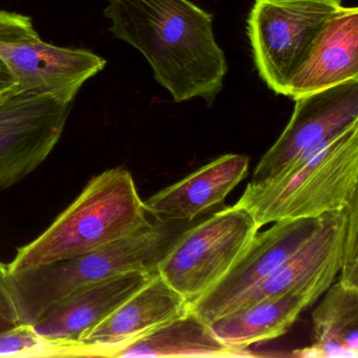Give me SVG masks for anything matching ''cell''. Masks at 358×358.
<instances>
[{
    "mask_svg": "<svg viewBox=\"0 0 358 358\" xmlns=\"http://www.w3.org/2000/svg\"><path fill=\"white\" fill-rule=\"evenodd\" d=\"M104 16L114 37L144 56L173 101L202 98L211 106L221 93L228 64L213 14L190 0H108Z\"/></svg>",
    "mask_w": 358,
    "mask_h": 358,
    "instance_id": "6da1fadb",
    "label": "cell"
},
{
    "mask_svg": "<svg viewBox=\"0 0 358 358\" xmlns=\"http://www.w3.org/2000/svg\"><path fill=\"white\" fill-rule=\"evenodd\" d=\"M194 221L157 220L85 255L10 273L20 324H33L45 310L83 287L127 272L159 273V267Z\"/></svg>",
    "mask_w": 358,
    "mask_h": 358,
    "instance_id": "7a4b0ae2",
    "label": "cell"
},
{
    "mask_svg": "<svg viewBox=\"0 0 358 358\" xmlns=\"http://www.w3.org/2000/svg\"><path fill=\"white\" fill-rule=\"evenodd\" d=\"M358 123L308 148L275 177L250 183L236 202L259 228L287 219L318 217L358 196Z\"/></svg>",
    "mask_w": 358,
    "mask_h": 358,
    "instance_id": "3957f363",
    "label": "cell"
},
{
    "mask_svg": "<svg viewBox=\"0 0 358 358\" xmlns=\"http://www.w3.org/2000/svg\"><path fill=\"white\" fill-rule=\"evenodd\" d=\"M133 176L122 167L90 180L45 232L18 249L10 273L72 259L120 240L150 222Z\"/></svg>",
    "mask_w": 358,
    "mask_h": 358,
    "instance_id": "277c9868",
    "label": "cell"
},
{
    "mask_svg": "<svg viewBox=\"0 0 358 358\" xmlns=\"http://www.w3.org/2000/svg\"><path fill=\"white\" fill-rule=\"evenodd\" d=\"M341 5L328 0H255L247 20L259 77L288 97L291 81Z\"/></svg>",
    "mask_w": 358,
    "mask_h": 358,
    "instance_id": "5b68a950",
    "label": "cell"
},
{
    "mask_svg": "<svg viewBox=\"0 0 358 358\" xmlns=\"http://www.w3.org/2000/svg\"><path fill=\"white\" fill-rule=\"evenodd\" d=\"M259 229L244 207L222 209L182 234L159 274L190 305L228 273Z\"/></svg>",
    "mask_w": 358,
    "mask_h": 358,
    "instance_id": "8992f818",
    "label": "cell"
},
{
    "mask_svg": "<svg viewBox=\"0 0 358 358\" xmlns=\"http://www.w3.org/2000/svg\"><path fill=\"white\" fill-rule=\"evenodd\" d=\"M0 60L18 89L74 102L87 80L103 71L106 60L83 49L45 43L29 16L0 9Z\"/></svg>",
    "mask_w": 358,
    "mask_h": 358,
    "instance_id": "52a82bcc",
    "label": "cell"
},
{
    "mask_svg": "<svg viewBox=\"0 0 358 358\" xmlns=\"http://www.w3.org/2000/svg\"><path fill=\"white\" fill-rule=\"evenodd\" d=\"M73 103L17 87L0 97V192L47 160L62 138Z\"/></svg>",
    "mask_w": 358,
    "mask_h": 358,
    "instance_id": "ba28073f",
    "label": "cell"
},
{
    "mask_svg": "<svg viewBox=\"0 0 358 358\" xmlns=\"http://www.w3.org/2000/svg\"><path fill=\"white\" fill-rule=\"evenodd\" d=\"M288 125L257 163L250 183L275 177L308 148L358 123V79L301 96Z\"/></svg>",
    "mask_w": 358,
    "mask_h": 358,
    "instance_id": "9c48e42d",
    "label": "cell"
},
{
    "mask_svg": "<svg viewBox=\"0 0 358 358\" xmlns=\"http://www.w3.org/2000/svg\"><path fill=\"white\" fill-rule=\"evenodd\" d=\"M322 215L282 220L257 232L228 273L189 309L207 324L229 313L243 295L271 275L320 227Z\"/></svg>",
    "mask_w": 358,
    "mask_h": 358,
    "instance_id": "30bf717a",
    "label": "cell"
},
{
    "mask_svg": "<svg viewBox=\"0 0 358 358\" xmlns=\"http://www.w3.org/2000/svg\"><path fill=\"white\" fill-rule=\"evenodd\" d=\"M347 215V207L324 213L320 227L271 275L243 295L231 311L286 293L306 294L315 303L341 271Z\"/></svg>",
    "mask_w": 358,
    "mask_h": 358,
    "instance_id": "8fae6325",
    "label": "cell"
},
{
    "mask_svg": "<svg viewBox=\"0 0 358 358\" xmlns=\"http://www.w3.org/2000/svg\"><path fill=\"white\" fill-rule=\"evenodd\" d=\"M189 305L160 274L150 278L112 313L85 331L79 343L89 356L113 357L137 339L187 312Z\"/></svg>",
    "mask_w": 358,
    "mask_h": 358,
    "instance_id": "7c38bea8",
    "label": "cell"
},
{
    "mask_svg": "<svg viewBox=\"0 0 358 358\" xmlns=\"http://www.w3.org/2000/svg\"><path fill=\"white\" fill-rule=\"evenodd\" d=\"M156 274L127 272L83 287L45 310L32 324L47 338L78 341Z\"/></svg>",
    "mask_w": 358,
    "mask_h": 358,
    "instance_id": "4fadbf2b",
    "label": "cell"
},
{
    "mask_svg": "<svg viewBox=\"0 0 358 358\" xmlns=\"http://www.w3.org/2000/svg\"><path fill=\"white\" fill-rule=\"evenodd\" d=\"M248 167V157L224 155L143 201L144 209L152 219L194 221L223 203L246 179Z\"/></svg>",
    "mask_w": 358,
    "mask_h": 358,
    "instance_id": "5bb4252c",
    "label": "cell"
},
{
    "mask_svg": "<svg viewBox=\"0 0 358 358\" xmlns=\"http://www.w3.org/2000/svg\"><path fill=\"white\" fill-rule=\"evenodd\" d=\"M358 79V9L341 6L289 87L293 100Z\"/></svg>",
    "mask_w": 358,
    "mask_h": 358,
    "instance_id": "9a60e30c",
    "label": "cell"
},
{
    "mask_svg": "<svg viewBox=\"0 0 358 358\" xmlns=\"http://www.w3.org/2000/svg\"><path fill=\"white\" fill-rule=\"evenodd\" d=\"M248 350L224 343L210 324L188 308L183 315L119 350L113 357H251Z\"/></svg>",
    "mask_w": 358,
    "mask_h": 358,
    "instance_id": "2e32d148",
    "label": "cell"
},
{
    "mask_svg": "<svg viewBox=\"0 0 358 358\" xmlns=\"http://www.w3.org/2000/svg\"><path fill=\"white\" fill-rule=\"evenodd\" d=\"M308 295L286 293L238 308L211 322L217 338L236 349L282 336L299 314L313 305Z\"/></svg>",
    "mask_w": 358,
    "mask_h": 358,
    "instance_id": "e0dca14e",
    "label": "cell"
},
{
    "mask_svg": "<svg viewBox=\"0 0 358 358\" xmlns=\"http://www.w3.org/2000/svg\"><path fill=\"white\" fill-rule=\"evenodd\" d=\"M312 343L295 350L303 358L358 357V287L338 280L312 313Z\"/></svg>",
    "mask_w": 358,
    "mask_h": 358,
    "instance_id": "ac0fdd59",
    "label": "cell"
},
{
    "mask_svg": "<svg viewBox=\"0 0 358 358\" xmlns=\"http://www.w3.org/2000/svg\"><path fill=\"white\" fill-rule=\"evenodd\" d=\"M89 356V350L79 341L47 338L32 324H18L0 333V357H48Z\"/></svg>",
    "mask_w": 358,
    "mask_h": 358,
    "instance_id": "d6986e66",
    "label": "cell"
},
{
    "mask_svg": "<svg viewBox=\"0 0 358 358\" xmlns=\"http://www.w3.org/2000/svg\"><path fill=\"white\" fill-rule=\"evenodd\" d=\"M347 209L339 280L349 286L358 287V196L351 201Z\"/></svg>",
    "mask_w": 358,
    "mask_h": 358,
    "instance_id": "ffe728a7",
    "label": "cell"
},
{
    "mask_svg": "<svg viewBox=\"0 0 358 358\" xmlns=\"http://www.w3.org/2000/svg\"><path fill=\"white\" fill-rule=\"evenodd\" d=\"M0 320L9 324H20V310L10 284L8 265L0 262Z\"/></svg>",
    "mask_w": 358,
    "mask_h": 358,
    "instance_id": "44dd1931",
    "label": "cell"
},
{
    "mask_svg": "<svg viewBox=\"0 0 358 358\" xmlns=\"http://www.w3.org/2000/svg\"><path fill=\"white\" fill-rule=\"evenodd\" d=\"M16 87L17 85L13 75L8 70L6 64L0 60V96L8 93Z\"/></svg>",
    "mask_w": 358,
    "mask_h": 358,
    "instance_id": "7402d4cb",
    "label": "cell"
},
{
    "mask_svg": "<svg viewBox=\"0 0 358 358\" xmlns=\"http://www.w3.org/2000/svg\"><path fill=\"white\" fill-rule=\"evenodd\" d=\"M328 1H332V3H338V5H341V3H343V0H328Z\"/></svg>",
    "mask_w": 358,
    "mask_h": 358,
    "instance_id": "603a6c76",
    "label": "cell"
},
{
    "mask_svg": "<svg viewBox=\"0 0 358 358\" xmlns=\"http://www.w3.org/2000/svg\"><path fill=\"white\" fill-rule=\"evenodd\" d=\"M14 89H15V87H14ZM11 91H12V90H11ZM8 93H9V92H8ZM6 94H7V93H6ZM6 94H3V95H6ZM3 95L0 96V97H3Z\"/></svg>",
    "mask_w": 358,
    "mask_h": 358,
    "instance_id": "cb8c5ba5",
    "label": "cell"
}]
</instances>
